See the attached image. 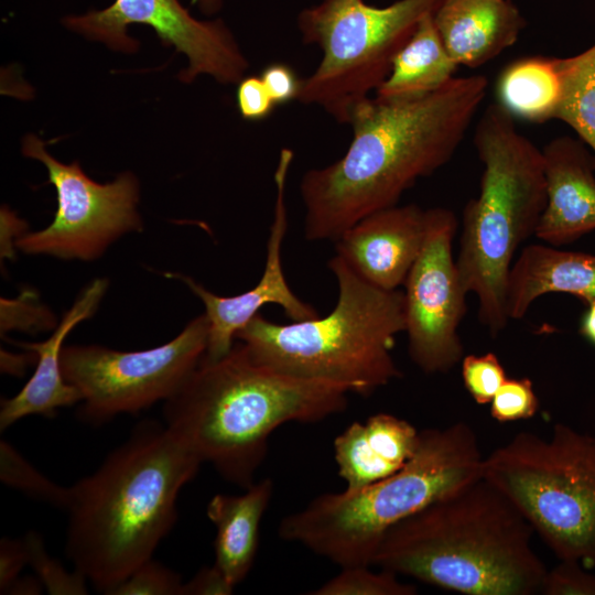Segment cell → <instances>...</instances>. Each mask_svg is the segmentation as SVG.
I'll list each match as a JSON object with an SVG mask.
<instances>
[{"label":"cell","instance_id":"obj_9","mask_svg":"<svg viewBox=\"0 0 595 595\" xmlns=\"http://www.w3.org/2000/svg\"><path fill=\"white\" fill-rule=\"evenodd\" d=\"M441 1L398 0L379 8L364 0H322L302 10V40L317 45L322 60L302 80L298 100L349 123L355 107L388 77L397 53Z\"/></svg>","mask_w":595,"mask_h":595},{"label":"cell","instance_id":"obj_19","mask_svg":"<svg viewBox=\"0 0 595 595\" xmlns=\"http://www.w3.org/2000/svg\"><path fill=\"white\" fill-rule=\"evenodd\" d=\"M420 431L390 413L348 425L334 441L338 475L348 491L360 490L399 470L414 454Z\"/></svg>","mask_w":595,"mask_h":595},{"label":"cell","instance_id":"obj_12","mask_svg":"<svg viewBox=\"0 0 595 595\" xmlns=\"http://www.w3.org/2000/svg\"><path fill=\"white\" fill-rule=\"evenodd\" d=\"M456 229L451 209L428 208L424 242L403 284L408 350L425 374L447 372L463 358L458 326L468 293L453 257Z\"/></svg>","mask_w":595,"mask_h":595},{"label":"cell","instance_id":"obj_31","mask_svg":"<svg viewBox=\"0 0 595 595\" xmlns=\"http://www.w3.org/2000/svg\"><path fill=\"white\" fill-rule=\"evenodd\" d=\"M577 561L560 560L544 576L541 594L595 595V574Z\"/></svg>","mask_w":595,"mask_h":595},{"label":"cell","instance_id":"obj_13","mask_svg":"<svg viewBox=\"0 0 595 595\" xmlns=\"http://www.w3.org/2000/svg\"><path fill=\"white\" fill-rule=\"evenodd\" d=\"M66 26L101 41L113 50L133 52L138 42L128 36L130 24L151 26L164 45H173L188 58L181 73L185 83L199 74L223 84L239 83L248 68L232 34L221 20L199 21L178 0H116L108 8L72 15Z\"/></svg>","mask_w":595,"mask_h":595},{"label":"cell","instance_id":"obj_21","mask_svg":"<svg viewBox=\"0 0 595 595\" xmlns=\"http://www.w3.org/2000/svg\"><path fill=\"white\" fill-rule=\"evenodd\" d=\"M244 490L240 495L217 494L206 509L216 529L214 564L235 587L253 565L260 523L273 495V482L263 478Z\"/></svg>","mask_w":595,"mask_h":595},{"label":"cell","instance_id":"obj_39","mask_svg":"<svg viewBox=\"0 0 595 595\" xmlns=\"http://www.w3.org/2000/svg\"><path fill=\"white\" fill-rule=\"evenodd\" d=\"M43 585L36 577H19L7 591V594H40Z\"/></svg>","mask_w":595,"mask_h":595},{"label":"cell","instance_id":"obj_4","mask_svg":"<svg viewBox=\"0 0 595 595\" xmlns=\"http://www.w3.org/2000/svg\"><path fill=\"white\" fill-rule=\"evenodd\" d=\"M534 530L483 476L391 527L372 566L465 595L541 593Z\"/></svg>","mask_w":595,"mask_h":595},{"label":"cell","instance_id":"obj_36","mask_svg":"<svg viewBox=\"0 0 595 595\" xmlns=\"http://www.w3.org/2000/svg\"><path fill=\"white\" fill-rule=\"evenodd\" d=\"M234 589L235 586L213 564L202 567L190 581L184 582L182 595H228Z\"/></svg>","mask_w":595,"mask_h":595},{"label":"cell","instance_id":"obj_28","mask_svg":"<svg viewBox=\"0 0 595 595\" xmlns=\"http://www.w3.org/2000/svg\"><path fill=\"white\" fill-rule=\"evenodd\" d=\"M462 379L465 389L478 404L490 403L507 379L505 368L495 353L467 355L462 358Z\"/></svg>","mask_w":595,"mask_h":595},{"label":"cell","instance_id":"obj_1","mask_svg":"<svg viewBox=\"0 0 595 595\" xmlns=\"http://www.w3.org/2000/svg\"><path fill=\"white\" fill-rule=\"evenodd\" d=\"M482 75L454 77L415 97H368L350 117L353 139L336 162L304 173V237L335 241L365 216L398 205L402 194L446 164L487 93Z\"/></svg>","mask_w":595,"mask_h":595},{"label":"cell","instance_id":"obj_34","mask_svg":"<svg viewBox=\"0 0 595 595\" xmlns=\"http://www.w3.org/2000/svg\"><path fill=\"white\" fill-rule=\"evenodd\" d=\"M260 77L275 105L299 99L303 79L299 78L292 66L271 63L262 69Z\"/></svg>","mask_w":595,"mask_h":595},{"label":"cell","instance_id":"obj_7","mask_svg":"<svg viewBox=\"0 0 595 595\" xmlns=\"http://www.w3.org/2000/svg\"><path fill=\"white\" fill-rule=\"evenodd\" d=\"M474 145L483 164L480 190L464 207L455 261L465 291L478 299L480 323L497 335L509 322L507 284L513 256L536 234L545 208L544 160L500 104L485 109Z\"/></svg>","mask_w":595,"mask_h":595},{"label":"cell","instance_id":"obj_5","mask_svg":"<svg viewBox=\"0 0 595 595\" xmlns=\"http://www.w3.org/2000/svg\"><path fill=\"white\" fill-rule=\"evenodd\" d=\"M327 264L338 288L327 315L279 324L258 313L236 338L258 364L367 397L401 377L392 349L405 331L404 295L370 284L338 256Z\"/></svg>","mask_w":595,"mask_h":595},{"label":"cell","instance_id":"obj_35","mask_svg":"<svg viewBox=\"0 0 595 595\" xmlns=\"http://www.w3.org/2000/svg\"><path fill=\"white\" fill-rule=\"evenodd\" d=\"M29 564L28 549L23 539L2 538L0 541V593L7 594L9 587Z\"/></svg>","mask_w":595,"mask_h":595},{"label":"cell","instance_id":"obj_25","mask_svg":"<svg viewBox=\"0 0 595 595\" xmlns=\"http://www.w3.org/2000/svg\"><path fill=\"white\" fill-rule=\"evenodd\" d=\"M0 478L3 484L55 507L67 508L71 487L61 486L33 467L8 442H0Z\"/></svg>","mask_w":595,"mask_h":595},{"label":"cell","instance_id":"obj_32","mask_svg":"<svg viewBox=\"0 0 595 595\" xmlns=\"http://www.w3.org/2000/svg\"><path fill=\"white\" fill-rule=\"evenodd\" d=\"M1 301L13 307L18 314L14 317L1 320L2 332L9 328L30 332L56 327L53 314L44 305L37 303L31 291H24L17 300L2 299Z\"/></svg>","mask_w":595,"mask_h":595},{"label":"cell","instance_id":"obj_17","mask_svg":"<svg viewBox=\"0 0 595 595\" xmlns=\"http://www.w3.org/2000/svg\"><path fill=\"white\" fill-rule=\"evenodd\" d=\"M109 281L98 278L89 282L64 313L52 335L41 343H20L19 346L36 355L32 377L12 398L1 400L0 429H8L29 415L51 416L56 410L79 403V391L68 383L62 370L63 343L80 322L98 310Z\"/></svg>","mask_w":595,"mask_h":595},{"label":"cell","instance_id":"obj_33","mask_svg":"<svg viewBox=\"0 0 595 595\" xmlns=\"http://www.w3.org/2000/svg\"><path fill=\"white\" fill-rule=\"evenodd\" d=\"M236 99L241 117L250 121L268 118L277 106L260 76L241 78L238 83Z\"/></svg>","mask_w":595,"mask_h":595},{"label":"cell","instance_id":"obj_30","mask_svg":"<svg viewBox=\"0 0 595 595\" xmlns=\"http://www.w3.org/2000/svg\"><path fill=\"white\" fill-rule=\"evenodd\" d=\"M538 409L539 399L529 378H507L490 401V415L498 422L529 419Z\"/></svg>","mask_w":595,"mask_h":595},{"label":"cell","instance_id":"obj_38","mask_svg":"<svg viewBox=\"0 0 595 595\" xmlns=\"http://www.w3.org/2000/svg\"><path fill=\"white\" fill-rule=\"evenodd\" d=\"M586 309L580 321V334L595 345V301L585 304Z\"/></svg>","mask_w":595,"mask_h":595},{"label":"cell","instance_id":"obj_26","mask_svg":"<svg viewBox=\"0 0 595 595\" xmlns=\"http://www.w3.org/2000/svg\"><path fill=\"white\" fill-rule=\"evenodd\" d=\"M372 565L340 567V572L310 594L313 595H414L416 587L400 576Z\"/></svg>","mask_w":595,"mask_h":595},{"label":"cell","instance_id":"obj_2","mask_svg":"<svg viewBox=\"0 0 595 595\" xmlns=\"http://www.w3.org/2000/svg\"><path fill=\"white\" fill-rule=\"evenodd\" d=\"M203 463L163 424L141 422L71 486L65 551L104 594L152 555L176 521L182 488Z\"/></svg>","mask_w":595,"mask_h":595},{"label":"cell","instance_id":"obj_6","mask_svg":"<svg viewBox=\"0 0 595 595\" xmlns=\"http://www.w3.org/2000/svg\"><path fill=\"white\" fill-rule=\"evenodd\" d=\"M483 459L466 422L420 431L416 451L399 470L360 490L320 495L283 518L279 536L340 567L372 565L391 527L482 476Z\"/></svg>","mask_w":595,"mask_h":595},{"label":"cell","instance_id":"obj_18","mask_svg":"<svg viewBox=\"0 0 595 595\" xmlns=\"http://www.w3.org/2000/svg\"><path fill=\"white\" fill-rule=\"evenodd\" d=\"M433 21L453 60L470 68L512 46L526 26L511 0H442Z\"/></svg>","mask_w":595,"mask_h":595},{"label":"cell","instance_id":"obj_37","mask_svg":"<svg viewBox=\"0 0 595 595\" xmlns=\"http://www.w3.org/2000/svg\"><path fill=\"white\" fill-rule=\"evenodd\" d=\"M31 355H12L8 353H1V369L2 371L10 372L12 375H21L24 372L30 359L36 358V355L30 351Z\"/></svg>","mask_w":595,"mask_h":595},{"label":"cell","instance_id":"obj_20","mask_svg":"<svg viewBox=\"0 0 595 595\" xmlns=\"http://www.w3.org/2000/svg\"><path fill=\"white\" fill-rule=\"evenodd\" d=\"M548 293H567L585 304L595 301V255L550 245L524 247L512 263L507 284L509 320H521Z\"/></svg>","mask_w":595,"mask_h":595},{"label":"cell","instance_id":"obj_14","mask_svg":"<svg viewBox=\"0 0 595 595\" xmlns=\"http://www.w3.org/2000/svg\"><path fill=\"white\" fill-rule=\"evenodd\" d=\"M292 159L293 152L290 149H282L274 172L275 204L267 242L266 266L262 277L253 288L232 296H220L190 277L169 274L182 280L205 306L208 320V340L204 355L206 359L216 360L229 353L237 333L267 304L281 306L292 322L318 316L312 304L302 301L291 290L282 268V245L288 230L285 185Z\"/></svg>","mask_w":595,"mask_h":595},{"label":"cell","instance_id":"obj_40","mask_svg":"<svg viewBox=\"0 0 595 595\" xmlns=\"http://www.w3.org/2000/svg\"><path fill=\"white\" fill-rule=\"evenodd\" d=\"M192 4L197 6L201 11L205 14H213L217 12L223 0H190Z\"/></svg>","mask_w":595,"mask_h":595},{"label":"cell","instance_id":"obj_16","mask_svg":"<svg viewBox=\"0 0 595 595\" xmlns=\"http://www.w3.org/2000/svg\"><path fill=\"white\" fill-rule=\"evenodd\" d=\"M547 204L534 236L560 247L595 230V156L569 136L543 149Z\"/></svg>","mask_w":595,"mask_h":595},{"label":"cell","instance_id":"obj_3","mask_svg":"<svg viewBox=\"0 0 595 595\" xmlns=\"http://www.w3.org/2000/svg\"><path fill=\"white\" fill-rule=\"evenodd\" d=\"M347 387L294 377L255 361L239 342L216 360L202 358L164 401V425L202 463L247 488L270 435L290 422L316 423L344 411Z\"/></svg>","mask_w":595,"mask_h":595},{"label":"cell","instance_id":"obj_8","mask_svg":"<svg viewBox=\"0 0 595 595\" xmlns=\"http://www.w3.org/2000/svg\"><path fill=\"white\" fill-rule=\"evenodd\" d=\"M482 476L559 560L595 564V435L563 423L548 439L520 432L484 457Z\"/></svg>","mask_w":595,"mask_h":595},{"label":"cell","instance_id":"obj_22","mask_svg":"<svg viewBox=\"0 0 595 595\" xmlns=\"http://www.w3.org/2000/svg\"><path fill=\"white\" fill-rule=\"evenodd\" d=\"M457 67L436 30L433 14H429L397 53L376 97L400 99L434 91L455 77Z\"/></svg>","mask_w":595,"mask_h":595},{"label":"cell","instance_id":"obj_15","mask_svg":"<svg viewBox=\"0 0 595 595\" xmlns=\"http://www.w3.org/2000/svg\"><path fill=\"white\" fill-rule=\"evenodd\" d=\"M426 227L428 209L387 207L346 229L335 240L336 256L370 284L399 290L422 249Z\"/></svg>","mask_w":595,"mask_h":595},{"label":"cell","instance_id":"obj_29","mask_svg":"<svg viewBox=\"0 0 595 595\" xmlns=\"http://www.w3.org/2000/svg\"><path fill=\"white\" fill-rule=\"evenodd\" d=\"M183 584L178 573L150 559L137 567L110 595H182Z\"/></svg>","mask_w":595,"mask_h":595},{"label":"cell","instance_id":"obj_27","mask_svg":"<svg viewBox=\"0 0 595 595\" xmlns=\"http://www.w3.org/2000/svg\"><path fill=\"white\" fill-rule=\"evenodd\" d=\"M24 541L29 565L33 567L37 578L50 594L83 595L88 593V581L76 570L67 572L58 561L51 558L36 532H29Z\"/></svg>","mask_w":595,"mask_h":595},{"label":"cell","instance_id":"obj_24","mask_svg":"<svg viewBox=\"0 0 595 595\" xmlns=\"http://www.w3.org/2000/svg\"><path fill=\"white\" fill-rule=\"evenodd\" d=\"M555 61L562 84L556 119L569 125L595 154V43Z\"/></svg>","mask_w":595,"mask_h":595},{"label":"cell","instance_id":"obj_23","mask_svg":"<svg viewBox=\"0 0 595 595\" xmlns=\"http://www.w3.org/2000/svg\"><path fill=\"white\" fill-rule=\"evenodd\" d=\"M499 102L512 117L531 122L556 119L562 84L555 57L529 56L509 64L497 83Z\"/></svg>","mask_w":595,"mask_h":595},{"label":"cell","instance_id":"obj_11","mask_svg":"<svg viewBox=\"0 0 595 595\" xmlns=\"http://www.w3.org/2000/svg\"><path fill=\"white\" fill-rule=\"evenodd\" d=\"M22 151L46 166L57 194L52 223L17 239L15 247L23 253L91 261L125 234L142 230L137 210L139 184L133 174L121 173L115 181L99 184L78 162L55 160L33 134L23 140Z\"/></svg>","mask_w":595,"mask_h":595},{"label":"cell","instance_id":"obj_10","mask_svg":"<svg viewBox=\"0 0 595 595\" xmlns=\"http://www.w3.org/2000/svg\"><path fill=\"white\" fill-rule=\"evenodd\" d=\"M208 320L194 317L166 344L122 351L99 345L64 346L65 380L80 393V418L102 424L166 401L183 386L207 348Z\"/></svg>","mask_w":595,"mask_h":595}]
</instances>
